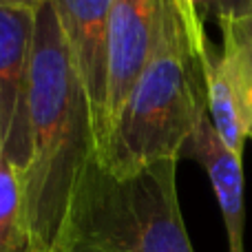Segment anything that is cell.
I'll use <instances>...</instances> for the list:
<instances>
[{"label": "cell", "mask_w": 252, "mask_h": 252, "mask_svg": "<svg viewBox=\"0 0 252 252\" xmlns=\"http://www.w3.org/2000/svg\"><path fill=\"white\" fill-rule=\"evenodd\" d=\"M27 111L29 161L20 184L29 252H60L73 197L97 159V135L51 0L35 7Z\"/></svg>", "instance_id": "cell-1"}, {"label": "cell", "mask_w": 252, "mask_h": 252, "mask_svg": "<svg viewBox=\"0 0 252 252\" xmlns=\"http://www.w3.org/2000/svg\"><path fill=\"white\" fill-rule=\"evenodd\" d=\"M199 0H164L151 53L130 87L97 161L115 175L159 159H182L208 118Z\"/></svg>", "instance_id": "cell-2"}, {"label": "cell", "mask_w": 252, "mask_h": 252, "mask_svg": "<svg viewBox=\"0 0 252 252\" xmlns=\"http://www.w3.org/2000/svg\"><path fill=\"white\" fill-rule=\"evenodd\" d=\"M179 159L115 175L89 166L69 210L60 252H195L177 197Z\"/></svg>", "instance_id": "cell-3"}, {"label": "cell", "mask_w": 252, "mask_h": 252, "mask_svg": "<svg viewBox=\"0 0 252 252\" xmlns=\"http://www.w3.org/2000/svg\"><path fill=\"white\" fill-rule=\"evenodd\" d=\"M35 9L0 2V146L22 175L29 161V75Z\"/></svg>", "instance_id": "cell-4"}, {"label": "cell", "mask_w": 252, "mask_h": 252, "mask_svg": "<svg viewBox=\"0 0 252 252\" xmlns=\"http://www.w3.org/2000/svg\"><path fill=\"white\" fill-rule=\"evenodd\" d=\"M60 33L73 60L95 120L97 153L104 139L109 93V16L111 0H51Z\"/></svg>", "instance_id": "cell-5"}, {"label": "cell", "mask_w": 252, "mask_h": 252, "mask_svg": "<svg viewBox=\"0 0 252 252\" xmlns=\"http://www.w3.org/2000/svg\"><path fill=\"white\" fill-rule=\"evenodd\" d=\"M161 2L164 0H111L109 93H106L102 144L109 137L126 95L137 80L148 53H151L161 13Z\"/></svg>", "instance_id": "cell-6"}, {"label": "cell", "mask_w": 252, "mask_h": 252, "mask_svg": "<svg viewBox=\"0 0 252 252\" xmlns=\"http://www.w3.org/2000/svg\"><path fill=\"white\" fill-rule=\"evenodd\" d=\"M182 157H190L208 173L221 210L223 223L228 232V248L230 252H246L244 232H246V199H244V157H237L221 144L210 118H206L195 130L184 148Z\"/></svg>", "instance_id": "cell-7"}, {"label": "cell", "mask_w": 252, "mask_h": 252, "mask_svg": "<svg viewBox=\"0 0 252 252\" xmlns=\"http://www.w3.org/2000/svg\"><path fill=\"white\" fill-rule=\"evenodd\" d=\"M221 29V60L237 106L252 142V16H217Z\"/></svg>", "instance_id": "cell-8"}, {"label": "cell", "mask_w": 252, "mask_h": 252, "mask_svg": "<svg viewBox=\"0 0 252 252\" xmlns=\"http://www.w3.org/2000/svg\"><path fill=\"white\" fill-rule=\"evenodd\" d=\"M204 71L208 89V118L217 130L221 144L237 157H244V146L248 142L246 126L232 93L230 80L223 69L221 47H215L213 40H206L204 47Z\"/></svg>", "instance_id": "cell-9"}, {"label": "cell", "mask_w": 252, "mask_h": 252, "mask_svg": "<svg viewBox=\"0 0 252 252\" xmlns=\"http://www.w3.org/2000/svg\"><path fill=\"white\" fill-rule=\"evenodd\" d=\"M0 252H29L25 197L18 170L0 146Z\"/></svg>", "instance_id": "cell-10"}, {"label": "cell", "mask_w": 252, "mask_h": 252, "mask_svg": "<svg viewBox=\"0 0 252 252\" xmlns=\"http://www.w3.org/2000/svg\"><path fill=\"white\" fill-rule=\"evenodd\" d=\"M206 2L215 18L217 16H250L252 0H199V4Z\"/></svg>", "instance_id": "cell-11"}, {"label": "cell", "mask_w": 252, "mask_h": 252, "mask_svg": "<svg viewBox=\"0 0 252 252\" xmlns=\"http://www.w3.org/2000/svg\"><path fill=\"white\" fill-rule=\"evenodd\" d=\"M4 2H11V4H20V7H31V9H35L40 0H4Z\"/></svg>", "instance_id": "cell-12"}, {"label": "cell", "mask_w": 252, "mask_h": 252, "mask_svg": "<svg viewBox=\"0 0 252 252\" xmlns=\"http://www.w3.org/2000/svg\"><path fill=\"white\" fill-rule=\"evenodd\" d=\"M0 2H4V0H0Z\"/></svg>", "instance_id": "cell-13"}, {"label": "cell", "mask_w": 252, "mask_h": 252, "mask_svg": "<svg viewBox=\"0 0 252 252\" xmlns=\"http://www.w3.org/2000/svg\"><path fill=\"white\" fill-rule=\"evenodd\" d=\"M250 16H252V11H250Z\"/></svg>", "instance_id": "cell-14"}]
</instances>
